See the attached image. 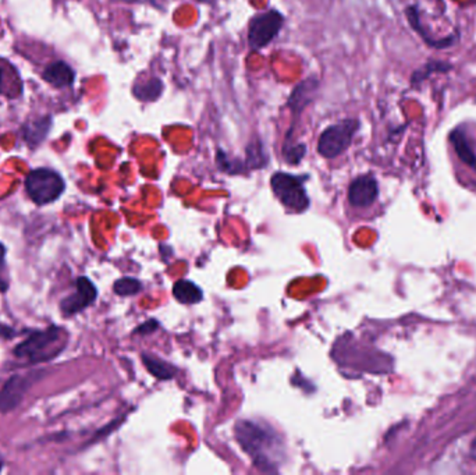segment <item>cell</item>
I'll use <instances>...</instances> for the list:
<instances>
[{
  "mask_svg": "<svg viewBox=\"0 0 476 475\" xmlns=\"http://www.w3.org/2000/svg\"><path fill=\"white\" fill-rule=\"evenodd\" d=\"M246 167L259 169L266 166L267 155L265 152L263 144L259 138H253L246 146Z\"/></svg>",
  "mask_w": 476,
  "mask_h": 475,
  "instance_id": "obj_18",
  "label": "cell"
},
{
  "mask_svg": "<svg viewBox=\"0 0 476 475\" xmlns=\"http://www.w3.org/2000/svg\"><path fill=\"white\" fill-rule=\"evenodd\" d=\"M360 127L358 119L340 120L336 124L329 125L321 134L318 139V152L326 159H335L344 153Z\"/></svg>",
  "mask_w": 476,
  "mask_h": 475,
  "instance_id": "obj_4",
  "label": "cell"
},
{
  "mask_svg": "<svg viewBox=\"0 0 476 475\" xmlns=\"http://www.w3.org/2000/svg\"><path fill=\"white\" fill-rule=\"evenodd\" d=\"M10 286L8 270L6 263V247L0 242V293H6Z\"/></svg>",
  "mask_w": 476,
  "mask_h": 475,
  "instance_id": "obj_21",
  "label": "cell"
},
{
  "mask_svg": "<svg viewBox=\"0 0 476 475\" xmlns=\"http://www.w3.org/2000/svg\"><path fill=\"white\" fill-rule=\"evenodd\" d=\"M156 328H158V322H156V321H148V322H145L142 326H139V328L136 329V332H138V333H142V335H145V333H152V332H155Z\"/></svg>",
  "mask_w": 476,
  "mask_h": 475,
  "instance_id": "obj_23",
  "label": "cell"
},
{
  "mask_svg": "<svg viewBox=\"0 0 476 475\" xmlns=\"http://www.w3.org/2000/svg\"><path fill=\"white\" fill-rule=\"evenodd\" d=\"M63 177L50 169H35L25 179V191L36 205H48L64 193Z\"/></svg>",
  "mask_w": 476,
  "mask_h": 475,
  "instance_id": "obj_3",
  "label": "cell"
},
{
  "mask_svg": "<svg viewBox=\"0 0 476 475\" xmlns=\"http://www.w3.org/2000/svg\"><path fill=\"white\" fill-rule=\"evenodd\" d=\"M379 195V186L373 176L365 174L357 177L349 188V201L353 207H370Z\"/></svg>",
  "mask_w": 476,
  "mask_h": 475,
  "instance_id": "obj_10",
  "label": "cell"
},
{
  "mask_svg": "<svg viewBox=\"0 0 476 475\" xmlns=\"http://www.w3.org/2000/svg\"><path fill=\"white\" fill-rule=\"evenodd\" d=\"M98 290L88 277H78L76 291L60 301V311L64 317H73L95 303Z\"/></svg>",
  "mask_w": 476,
  "mask_h": 475,
  "instance_id": "obj_8",
  "label": "cell"
},
{
  "mask_svg": "<svg viewBox=\"0 0 476 475\" xmlns=\"http://www.w3.org/2000/svg\"><path fill=\"white\" fill-rule=\"evenodd\" d=\"M1 469H3V462L0 460V471H1Z\"/></svg>",
  "mask_w": 476,
  "mask_h": 475,
  "instance_id": "obj_24",
  "label": "cell"
},
{
  "mask_svg": "<svg viewBox=\"0 0 476 475\" xmlns=\"http://www.w3.org/2000/svg\"><path fill=\"white\" fill-rule=\"evenodd\" d=\"M39 378L41 372L11 376L0 390V413H8L14 410Z\"/></svg>",
  "mask_w": 476,
  "mask_h": 475,
  "instance_id": "obj_7",
  "label": "cell"
},
{
  "mask_svg": "<svg viewBox=\"0 0 476 475\" xmlns=\"http://www.w3.org/2000/svg\"><path fill=\"white\" fill-rule=\"evenodd\" d=\"M113 290L119 296H135L142 290V284L139 280L132 279V277H122L118 280L113 286Z\"/></svg>",
  "mask_w": 476,
  "mask_h": 475,
  "instance_id": "obj_20",
  "label": "cell"
},
{
  "mask_svg": "<svg viewBox=\"0 0 476 475\" xmlns=\"http://www.w3.org/2000/svg\"><path fill=\"white\" fill-rule=\"evenodd\" d=\"M319 87V81L315 77H309L305 81L300 83L291 92L288 98V108L291 109V113L298 118L301 112L314 101L316 91Z\"/></svg>",
  "mask_w": 476,
  "mask_h": 475,
  "instance_id": "obj_11",
  "label": "cell"
},
{
  "mask_svg": "<svg viewBox=\"0 0 476 475\" xmlns=\"http://www.w3.org/2000/svg\"><path fill=\"white\" fill-rule=\"evenodd\" d=\"M404 13H405V17L408 20L410 27L422 38V41L429 48H433V49H449V48L454 46L458 42V39H460V32L458 31L450 34L446 38H440V39L433 38V35L429 32V29L422 22L421 14H419V8L415 4L408 6Z\"/></svg>",
  "mask_w": 476,
  "mask_h": 475,
  "instance_id": "obj_9",
  "label": "cell"
},
{
  "mask_svg": "<svg viewBox=\"0 0 476 475\" xmlns=\"http://www.w3.org/2000/svg\"><path fill=\"white\" fill-rule=\"evenodd\" d=\"M142 361L146 366V369L158 379H162V380H167V379H172L176 376V372H177V368L163 359H159V358H155V357L150 356H142Z\"/></svg>",
  "mask_w": 476,
  "mask_h": 475,
  "instance_id": "obj_17",
  "label": "cell"
},
{
  "mask_svg": "<svg viewBox=\"0 0 476 475\" xmlns=\"http://www.w3.org/2000/svg\"><path fill=\"white\" fill-rule=\"evenodd\" d=\"M284 17L277 10H269L255 15L248 27V45L252 50L266 48L280 32Z\"/></svg>",
  "mask_w": 476,
  "mask_h": 475,
  "instance_id": "obj_6",
  "label": "cell"
},
{
  "mask_svg": "<svg viewBox=\"0 0 476 475\" xmlns=\"http://www.w3.org/2000/svg\"><path fill=\"white\" fill-rule=\"evenodd\" d=\"M43 78L56 88H64L74 83V71L67 63L55 62L46 67L43 71Z\"/></svg>",
  "mask_w": 476,
  "mask_h": 475,
  "instance_id": "obj_13",
  "label": "cell"
},
{
  "mask_svg": "<svg viewBox=\"0 0 476 475\" xmlns=\"http://www.w3.org/2000/svg\"><path fill=\"white\" fill-rule=\"evenodd\" d=\"M307 153V145L302 142H291V139L286 138L283 144V156L284 160L290 165H298Z\"/></svg>",
  "mask_w": 476,
  "mask_h": 475,
  "instance_id": "obj_19",
  "label": "cell"
},
{
  "mask_svg": "<svg viewBox=\"0 0 476 475\" xmlns=\"http://www.w3.org/2000/svg\"><path fill=\"white\" fill-rule=\"evenodd\" d=\"M67 332L59 326H50L45 331H32L29 336L17 345L13 354L28 364L50 361L66 349Z\"/></svg>",
  "mask_w": 476,
  "mask_h": 475,
  "instance_id": "obj_2",
  "label": "cell"
},
{
  "mask_svg": "<svg viewBox=\"0 0 476 475\" xmlns=\"http://www.w3.org/2000/svg\"><path fill=\"white\" fill-rule=\"evenodd\" d=\"M173 296L183 304H197L204 300L202 290L190 280H178L173 287Z\"/></svg>",
  "mask_w": 476,
  "mask_h": 475,
  "instance_id": "obj_15",
  "label": "cell"
},
{
  "mask_svg": "<svg viewBox=\"0 0 476 475\" xmlns=\"http://www.w3.org/2000/svg\"><path fill=\"white\" fill-rule=\"evenodd\" d=\"M162 90H163V83L159 78L152 77V78H148L145 81L136 83L134 85L132 91H134V95L139 101L153 102L162 95Z\"/></svg>",
  "mask_w": 476,
  "mask_h": 475,
  "instance_id": "obj_16",
  "label": "cell"
},
{
  "mask_svg": "<svg viewBox=\"0 0 476 475\" xmlns=\"http://www.w3.org/2000/svg\"><path fill=\"white\" fill-rule=\"evenodd\" d=\"M218 163L222 170L229 172V173H237L244 169L238 160H232L223 151L218 152Z\"/></svg>",
  "mask_w": 476,
  "mask_h": 475,
  "instance_id": "obj_22",
  "label": "cell"
},
{
  "mask_svg": "<svg viewBox=\"0 0 476 475\" xmlns=\"http://www.w3.org/2000/svg\"><path fill=\"white\" fill-rule=\"evenodd\" d=\"M236 436L242 449L262 471H276L281 463L283 443L273 429L252 421H238Z\"/></svg>",
  "mask_w": 476,
  "mask_h": 475,
  "instance_id": "obj_1",
  "label": "cell"
},
{
  "mask_svg": "<svg viewBox=\"0 0 476 475\" xmlns=\"http://www.w3.org/2000/svg\"><path fill=\"white\" fill-rule=\"evenodd\" d=\"M0 87H1V71H0Z\"/></svg>",
  "mask_w": 476,
  "mask_h": 475,
  "instance_id": "obj_25",
  "label": "cell"
},
{
  "mask_svg": "<svg viewBox=\"0 0 476 475\" xmlns=\"http://www.w3.org/2000/svg\"><path fill=\"white\" fill-rule=\"evenodd\" d=\"M454 70V66L449 62L443 60H429L426 64L419 67L411 74V85L418 87L425 80H428L432 74H440V73H450Z\"/></svg>",
  "mask_w": 476,
  "mask_h": 475,
  "instance_id": "obj_14",
  "label": "cell"
},
{
  "mask_svg": "<svg viewBox=\"0 0 476 475\" xmlns=\"http://www.w3.org/2000/svg\"><path fill=\"white\" fill-rule=\"evenodd\" d=\"M449 139L457 153V156L461 159V162H464L467 166H470L471 169H474L476 172V153L468 141V137L464 131L463 127H457L454 128L450 135Z\"/></svg>",
  "mask_w": 476,
  "mask_h": 475,
  "instance_id": "obj_12",
  "label": "cell"
},
{
  "mask_svg": "<svg viewBox=\"0 0 476 475\" xmlns=\"http://www.w3.org/2000/svg\"><path fill=\"white\" fill-rule=\"evenodd\" d=\"M270 186L279 201L294 212H304L309 207V197L304 187V179L277 172L270 179Z\"/></svg>",
  "mask_w": 476,
  "mask_h": 475,
  "instance_id": "obj_5",
  "label": "cell"
}]
</instances>
